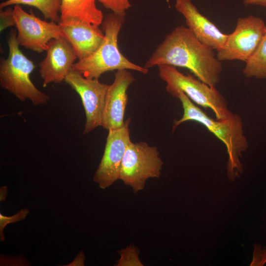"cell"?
I'll list each match as a JSON object with an SVG mask.
<instances>
[{
  "label": "cell",
  "mask_w": 266,
  "mask_h": 266,
  "mask_svg": "<svg viewBox=\"0 0 266 266\" xmlns=\"http://www.w3.org/2000/svg\"><path fill=\"white\" fill-rule=\"evenodd\" d=\"M213 49L200 42L186 27L178 26L167 34L144 67L166 65L185 67L198 79L216 87L222 65Z\"/></svg>",
  "instance_id": "obj_1"
},
{
  "label": "cell",
  "mask_w": 266,
  "mask_h": 266,
  "mask_svg": "<svg viewBox=\"0 0 266 266\" xmlns=\"http://www.w3.org/2000/svg\"><path fill=\"white\" fill-rule=\"evenodd\" d=\"M177 99L181 102L183 113L180 119L174 121L172 130L189 121L203 125L226 146L228 154L227 168L229 180L233 181L235 177H239L244 170L239 159L242 157V153L249 147L240 115L234 113L229 119L215 120L196 105L183 92L179 93Z\"/></svg>",
  "instance_id": "obj_2"
},
{
  "label": "cell",
  "mask_w": 266,
  "mask_h": 266,
  "mask_svg": "<svg viewBox=\"0 0 266 266\" xmlns=\"http://www.w3.org/2000/svg\"><path fill=\"white\" fill-rule=\"evenodd\" d=\"M125 17L113 12L102 23L104 38L99 48L88 57L78 60L72 69L90 79H97L104 72L121 69L133 70L147 74L148 69L136 65L125 57L119 50L118 39Z\"/></svg>",
  "instance_id": "obj_3"
},
{
  "label": "cell",
  "mask_w": 266,
  "mask_h": 266,
  "mask_svg": "<svg viewBox=\"0 0 266 266\" xmlns=\"http://www.w3.org/2000/svg\"><path fill=\"white\" fill-rule=\"evenodd\" d=\"M16 37V31L12 30L8 38V56L0 60V86L21 101L29 100L34 105L46 104L49 96L38 90L31 79L36 66L21 51Z\"/></svg>",
  "instance_id": "obj_4"
},
{
  "label": "cell",
  "mask_w": 266,
  "mask_h": 266,
  "mask_svg": "<svg viewBox=\"0 0 266 266\" xmlns=\"http://www.w3.org/2000/svg\"><path fill=\"white\" fill-rule=\"evenodd\" d=\"M158 66L159 75L166 83V90L172 96L178 98L179 93L183 92L197 105L210 109L218 120L229 119L234 115L229 110L227 101L215 87L191 74H184L175 66L166 65Z\"/></svg>",
  "instance_id": "obj_5"
},
{
  "label": "cell",
  "mask_w": 266,
  "mask_h": 266,
  "mask_svg": "<svg viewBox=\"0 0 266 266\" xmlns=\"http://www.w3.org/2000/svg\"><path fill=\"white\" fill-rule=\"evenodd\" d=\"M163 164L157 147L131 141L122 162L119 179L137 193L144 188L148 179L160 177Z\"/></svg>",
  "instance_id": "obj_6"
},
{
  "label": "cell",
  "mask_w": 266,
  "mask_h": 266,
  "mask_svg": "<svg viewBox=\"0 0 266 266\" xmlns=\"http://www.w3.org/2000/svg\"><path fill=\"white\" fill-rule=\"evenodd\" d=\"M266 33V25L261 18L253 15L239 18L234 30L229 34L216 57L222 62L239 60L246 62L254 54Z\"/></svg>",
  "instance_id": "obj_7"
},
{
  "label": "cell",
  "mask_w": 266,
  "mask_h": 266,
  "mask_svg": "<svg viewBox=\"0 0 266 266\" xmlns=\"http://www.w3.org/2000/svg\"><path fill=\"white\" fill-rule=\"evenodd\" d=\"M17 40L19 45L38 53L46 51L49 42L63 37L60 25L36 17L31 10L25 11L19 5L13 9Z\"/></svg>",
  "instance_id": "obj_8"
},
{
  "label": "cell",
  "mask_w": 266,
  "mask_h": 266,
  "mask_svg": "<svg viewBox=\"0 0 266 266\" xmlns=\"http://www.w3.org/2000/svg\"><path fill=\"white\" fill-rule=\"evenodd\" d=\"M65 82L77 93L82 100L86 116L83 133L101 126L109 85L101 83L97 79L85 77L73 69Z\"/></svg>",
  "instance_id": "obj_9"
},
{
  "label": "cell",
  "mask_w": 266,
  "mask_h": 266,
  "mask_svg": "<svg viewBox=\"0 0 266 266\" xmlns=\"http://www.w3.org/2000/svg\"><path fill=\"white\" fill-rule=\"evenodd\" d=\"M130 122L131 119L128 118L123 127L108 131L103 154L93 177L102 189L119 179L122 162L127 147L132 141Z\"/></svg>",
  "instance_id": "obj_10"
},
{
  "label": "cell",
  "mask_w": 266,
  "mask_h": 266,
  "mask_svg": "<svg viewBox=\"0 0 266 266\" xmlns=\"http://www.w3.org/2000/svg\"><path fill=\"white\" fill-rule=\"evenodd\" d=\"M46 51L45 58L39 65L43 87L65 81L77 59L70 44L63 37L52 39Z\"/></svg>",
  "instance_id": "obj_11"
},
{
  "label": "cell",
  "mask_w": 266,
  "mask_h": 266,
  "mask_svg": "<svg viewBox=\"0 0 266 266\" xmlns=\"http://www.w3.org/2000/svg\"><path fill=\"white\" fill-rule=\"evenodd\" d=\"M135 79L128 69L117 70L114 79L109 85L105 99L101 126L107 131L124 125L129 87Z\"/></svg>",
  "instance_id": "obj_12"
},
{
  "label": "cell",
  "mask_w": 266,
  "mask_h": 266,
  "mask_svg": "<svg viewBox=\"0 0 266 266\" xmlns=\"http://www.w3.org/2000/svg\"><path fill=\"white\" fill-rule=\"evenodd\" d=\"M174 7L184 17L187 28L200 42L217 51L223 48L229 34L222 33L202 15L191 0H175Z\"/></svg>",
  "instance_id": "obj_13"
},
{
  "label": "cell",
  "mask_w": 266,
  "mask_h": 266,
  "mask_svg": "<svg viewBox=\"0 0 266 266\" xmlns=\"http://www.w3.org/2000/svg\"><path fill=\"white\" fill-rule=\"evenodd\" d=\"M65 38L73 48L78 60L93 54L104 38L99 26L90 23L72 22L59 24Z\"/></svg>",
  "instance_id": "obj_14"
},
{
  "label": "cell",
  "mask_w": 266,
  "mask_h": 266,
  "mask_svg": "<svg viewBox=\"0 0 266 266\" xmlns=\"http://www.w3.org/2000/svg\"><path fill=\"white\" fill-rule=\"evenodd\" d=\"M97 0H61L60 20L58 24L81 22L99 26L103 15L96 5Z\"/></svg>",
  "instance_id": "obj_15"
},
{
  "label": "cell",
  "mask_w": 266,
  "mask_h": 266,
  "mask_svg": "<svg viewBox=\"0 0 266 266\" xmlns=\"http://www.w3.org/2000/svg\"><path fill=\"white\" fill-rule=\"evenodd\" d=\"M26 5L38 9L46 19L59 23L61 0H6L0 3V8L15 5Z\"/></svg>",
  "instance_id": "obj_16"
},
{
  "label": "cell",
  "mask_w": 266,
  "mask_h": 266,
  "mask_svg": "<svg viewBox=\"0 0 266 266\" xmlns=\"http://www.w3.org/2000/svg\"><path fill=\"white\" fill-rule=\"evenodd\" d=\"M243 73L248 78H266V33L256 52L245 62Z\"/></svg>",
  "instance_id": "obj_17"
},
{
  "label": "cell",
  "mask_w": 266,
  "mask_h": 266,
  "mask_svg": "<svg viewBox=\"0 0 266 266\" xmlns=\"http://www.w3.org/2000/svg\"><path fill=\"white\" fill-rule=\"evenodd\" d=\"M120 253V259L117 266H143L138 258V251L133 245H130L122 249Z\"/></svg>",
  "instance_id": "obj_18"
},
{
  "label": "cell",
  "mask_w": 266,
  "mask_h": 266,
  "mask_svg": "<svg viewBox=\"0 0 266 266\" xmlns=\"http://www.w3.org/2000/svg\"><path fill=\"white\" fill-rule=\"evenodd\" d=\"M112 12L125 17L127 11L132 6L129 0H97Z\"/></svg>",
  "instance_id": "obj_19"
},
{
  "label": "cell",
  "mask_w": 266,
  "mask_h": 266,
  "mask_svg": "<svg viewBox=\"0 0 266 266\" xmlns=\"http://www.w3.org/2000/svg\"><path fill=\"white\" fill-rule=\"evenodd\" d=\"M27 209H22L15 215L8 217L0 214V239L1 241L4 240L3 231L4 227L9 223L16 222L23 220L29 213Z\"/></svg>",
  "instance_id": "obj_20"
},
{
  "label": "cell",
  "mask_w": 266,
  "mask_h": 266,
  "mask_svg": "<svg viewBox=\"0 0 266 266\" xmlns=\"http://www.w3.org/2000/svg\"><path fill=\"white\" fill-rule=\"evenodd\" d=\"M0 16V32H2L9 27L15 26L13 10L12 9L8 8L5 10L1 11Z\"/></svg>",
  "instance_id": "obj_21"
},
{
  "label": "cell",
  "mask_w": 266,
  "mask_h": 266,
  "mask_svg": "<svg viewBox=\"0 0 266 266\" xmlns=\"http://www.w3.org/2000/svg\"><path fill=\"white\" fill-rule=\"evenodd\" d=\"M254 258L250 266L263 265L266 262V251H262L256 245H254Z\"/></svg>",
  "instance_id": "obj_22"
},
{
  "label": "cell",
  "mask_w": 266,
  "mask_h": 266,
  "mask_svg": "<svg viewBox=\"0 0 266 266\" xmlns=\"http://www.w3.org/2000/svg\"><path fill=\"white\" fill-rule=\"evenodd\" d=\"M243 4L247 5H258L266 7V0H243Z\"/></svg>",
  "instance_id": "obj_23"
}]
</instances>
